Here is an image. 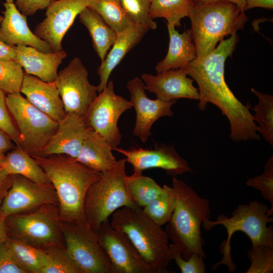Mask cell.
Segmentation results:
<instances>
[{"label":"cell","instance_id":"obj_1","mask_svg":"<svg viewBox=\"0 0 273 273\" xmlns=\"http://www.w3.org/2000/svg\"><path fill=\"white\" fill-rule=\"evenodd\" d=\"M238 41V36L234 33L221 40L208 55L196 58L181 68L198 85V108L205 110L209 103L219 108L230 122V136L233 141L259 140L257 125L249 111L250 105L241 102L224 79L225 61L232 56Z\"/></svg>","mask_w":273,"mask_h":273},{"label":"cell","instance_id":"obj_2","mask_svg":"<svg viewBox=\"0 0 273 273\" xmlns=\"http://www.w3.org/2000/svg\"><path fill=\"white\" fill-rule=\"evenodd\" d=\"M33 157L55 189L61 221L87 223L84 212L85 196L90 187L101 177V172L64 155Z\"/></svg>","mask_w":273,"mask_h":273},{"label":"cell","instance_id":"obj_3","mask_svg":"<svg viewBox=\"0 0 273 273\" xmlns=\"http://www.w3.org/2000/svg\"><path fill=\"white\" fill-rule=\"evenodd\" d=\"M171 187L175 196V207L165 230L168 239L179 248L185 259L193 253L205 258L201 226L204 221L210 219L209 201L175 176Z\"/></svg>","mask_w":273,"mask_h":273},{"label":"cell","instance_id":"obj_4","mask_svg":"<svg viewBox=\"0 0 273 273\" xmlns=\"http://www.w3.org/2000/svg\"><path fill=\"white\" fill-rule=\"evenodd\" d=\"M190 29L197 58L205 57L225 36L242 30L248 20L245 11L235 4L221 1L210 3L193 2L189 17Z\"/></svg>","mask_w":273,"mask_h":273},{"label":"cell","instance_id":"obj_5","mask_svg":"<svg viewBox=\"0 0 273 273\" xmlns=\"http://www.w3.org/2000/svg\"><path fill=\"white\" fill-rule=\"evenodd\" d=\"M110 224L124 233L156 273H169L171 260L168 237L161 226L141 207H123L112 214Z\"/></svg>","mask_w":273,"mask_h":273},{"label":"cell","instance_id":"obj_6","mask_svg":"<svg viewBox=\"0 0 273 273\" xmlns=\"http://www.w3.org/2000/svg\"><path fill=\"white\" fill-rule=\"evenodd\" d=\"M269 208L257 201H250L248 204H240L234 210L232 216L228 217L224 214L217 216L215 221L207 220L202 223L206 231H210L217 225H222L226 229L227 239L220 245L223 254L222 259L212 266V270L221 264L226 265L229 271H234L236 266L231 257V239L233 234L240 231L250 239L252 247L264 245L273 247V228L267 226L268 222L273 221L272 216H268Z\"/></svg>","mask_w":273,"mask_h":273},{"label":"cell","instance_id":"obj_7","mask_svg":"<svg viewBox=\"0 0 273 273\" xmlns=\"http://www.w3.org/2000/svg\"><path fill=\"white\" fill-rule=\"evenodd\" d=\"M125 158L117 160L111 168L101 172V177L88 190L84 212L88 225L94 231L115 211L123 207L138 206L130 198L125 184ZM140 207V206H139Z\"/></svg>","mask_w":273,"mask_h":273},{"label":"cell","instance_id":"obj_8","mask_svg":"<svg viewBox=\"0 0 273 273\" xmlns=\"http://www.w3.org/2000/svg\"><path fill=\"white\" fill-rule=\"evenodd\" d=\"M8 236L45 250L62 246V221L58 205H43L27 214H12L6 218Z\"/></svg>","mask_w":273,"mask_h":273},{"label":"cell","instance_id":"obj_9","mask_svg":"<svg viewBox=\"0 0 273 273\" xmlns=\"http://www.w3.org/2000/svg\"><path fill=\"white\" fill-rule=\"evenodd\" d=\"M6 104L19 133V146L31 156H38L56 132L58 122L32 105L20 92L7 94Z\"/></svg>","mask_w":273,"mask_h":273},{"label":"cell","instance_id":"obj_10","mask_svg":"<svg viewBox=\"0 0 273 273\" xmlns=\"http://www.w3.org/2000/svg\"><path fill=\"white\" fill-rule=\"evenodd\" d=\"M65 248L82 273H114L98 236L87 223L62 222Z\"/></svg>","mask_w":273,"mask_h":273},{"label":"cell","instance_id":"obj_11","mask_svg":"<svg viewBox=\"0 0 273 273\" xmlns=\"http://www.w3.org/2000/svg\"><path fill=\"white\" fill-rule=\"evenodd\" d=\"M131 108L129 101L115 93L113 81L110 80L83 117L88 126L105 139L113 150L121 141L122 135L117 125L118 119Z\"/></svg>","mask_w":273,"mask_h":273},{"label":"cell","instance_id":"obj_12","mask_svg":"<svg viewBox=\"0 0 273 273\" xmlns=\"http://www.w3.org/2000/svg\"><path fill=\"white\" fill-rule=\"evenodd\" d=\"M88 72L78 57L58 74L55 83L66 113H74L84 116L97 98V86L88 80Z\"/></svg>","mask_w":273,"mask_h":273},{"label":"cell","instance_id":"obj_13","mask_svg":"<svg viewBox=\"0 0 273 273\" xmlns=\"http://www.w3.org/2000/svg\"><path fill=\"white\" fill-rule=\"evenodd\" d=\"M95 232L114 273H156L127 236L112 228L108 221L102 223Z\"/></svg>","mask_w":273,"mask_h":273},{"label":"cell","instance_id":"obj_14","mask_svg":"<svg viewBox=\"0 0 273 273\" xmlns=\"http://www.w3.org/2000/svg\"><path fill=\"white\" fill-rule=\"evenodd\" d=\"M11 176V186L0 205V213L6 218L44 204L58 206V197L52 184L37 183L20 175Z\"/></svg>","mask_w":273,"mask_h":273},{"label":"cell","instance_id":"obj_15","mask_svg":"<svg viewBox=\"0 0 273 273\" xmlns=\"http://www.w3.org/2000/svg\"><path fill=\"white\" fill-rule=\"evenodd\" d=\"M87 6V0H53L46 8V18L36 26L33 33L46 41L53 52L63 50L64 35Z\"/></svg>","mask_w":273,"mask_h":273},{"label":"cell","instance_id":"obj_16","mask_svg":"<svg viewBox=\"0 0 273 273\" xmlns=\"http://www.w3.org/2000/svg\"><path fill=\"white\" fill-rule=\"evenodd\" d=\"M126 87L130 94L129 101L136 113L132 133L146 143L151 135L152 126L157 120L164 116H172L171 107L176 100L167 102L158 98L149 99L144 82L138 77L129 80Z\"/></svg>","mask_w":273,"mask_h":273},{"label":"cell","instance_id":"obj_17","mask_svg":"<svg viewBox=\"0 0 273 273\" xmlns=\"http://www.w3.org/2000/svg\"><path fill=\"white\" fill-rule=\"evenodd\" d=\"M125 157L126 162L133 167L134 174H142L144 170L154 168L164 170L175 176L193 172L188 163L179 156L173 146L159 145L152 149H113Z\"/></svg>","mask_w":273,"mask_h":273},{"label":"cell","instance_id":"obj_18","mask_svg":"<svg viewBox=\"0 0 273 273\" xmlns=\"http://www.w3.org/2000/svg\"><path fill=\"white\" fill-rule=\"evenodd\" d=\"M89 128L83 116L74 113H66L58 122L56 132L38 156L64 155L76 159Z\"/></svg>","mask_w":273,"mask_h":273},{"label":"cell","instance_id":"obj_19","mask_svg":"<svg viewBox=\"0 0 273 273\" xmlns=\"http://www.w3.org/2000/svg\"><path fill=\"white\" fill-rule=\"evenodd\" d=\"M141 79L146 90L155 94L161 100L169 102L180 98L199 99L198 88L193 85L194 80L188 77L182 68L163 71L156 75L143 73Z\"/></svg>","mask_w":273,"mask_h":273},{"label":"cell","instance_id":"obj_20","mask_svg":"<svg viewBox=\"0 0 273 273\" xmlns=\"http://www.w3.org/2000/svg\"><path fill=\"white\" fill-rule=\"evenodd\" d=\"M5 11L0 24V40L12 46H28L44 52H53L49 44L38 37L29 29L26 16L22 14L15 4L3 3Z\"/></svg>","mask_w":273,"mask_h":273},{"label":"cell","instance_id":"obj_21","mask_svg":"<svg viewBox=\"0 0 273 273\" xmlns=\"http://www.w3.org/2000/svg\"><path fill=\"white\" fill-rule=\"evenodd\" d=\"M20 92L38 110L59 122L66 115L55 82H48L24 73Z\"/></svg>","mask_w":273,"mask_h":273},{"label":"cell","instance_id":"obj_22","mask_svg":"<svg viewBox=\"0 0 273 273\" xmlns=\"http://www.w3.org/2000/svg\"><path fill=\"white\" fill-rule=\"evenodd\" d=\"M16 61L24 68L25 73L37 77L48 82H55L58 68L67 57L64 50L44 53L28 46H15Z\"/></svg>","mask_w":273,"mask_h":273},{"label":"cell","instance_id":"obj_23","mask_svg":"<svg viewBox=\"0 0 273 273\" xmlns=\"http://www.w3.org/2000/svg\"><path fill=\"white\" fill-rule=\"evenodd\" d=\"M149 30L144 26L133 24L117 34L110 51L98 69L100 78L97 86L98 92H101L107 86L113 70L126 54L140 42Z\"/></svg>","mask_w":273,"mask_h":273},{"label":"cell","instance_id":"obj_24","mask_svg":"<svg viewBox=\"0 0 273 273\" xmlns=\"http://www.w3.org/2000/svg\"><path fill=\"white\" fill-rule=\"evenodd\" d=\"M167 26L169 35L168 50L165 57L155 67L157 73L181 68L197 58L190 30L180 33L174 26Z\"/></svg>","mask_w":273,"mask_h":273},{"label":"cell","instance_id":"obj_25","mask_svg":"<svg viewBox=\"0 0 273 273\" xmlns=\"http://www.w3.org/2000/svg\"><path fill=\"white\" fill-rule=\"evenodd\" d=\"M112 150L105 139L89 128L80 153L75 159L91 169L102 172L111 168L117 162Z\"/></svg>","mask_w":273,"mask_h":273},{"label":"cell","instance_id":"obj_26","mask_svg":"<svg viewBox=\"0 0 273 273\" xmlns=\"http://www.w3.org/2000/svg\"><path fill=\"white\" fill-rule=\"evenodd\" d=\"M1 168L9 175H20L37 183L52 184L35 158L19 146L15 145L5 154Z\"/></svg>","mask_w":273,"mask_h":273},{"label":"cell","instance_id":"obj_27","mask_svg":"<svg viewBox=\"0 0 273 273\" xmlns=\"http://www.w3.org/2000/svg\"><path fill=\"white\" fill-rule=\"evenodd\" d=\"M78 15L80 22L87 29L94 49L102 62L115 40L116 33L99 14L88 7Z\"/></svg>","mask_w":273,"mask_h":273},{"label":"cell","instance_id":"obj_28","mask_svg":"<svg viewBox=\"0 0 273 273\" xmlns=\"http://www.w3.org/2000/svg\"><path fill=\"white\" fill-rule=\"evenodd\" d=\"M6 243L27 273H42L48 259L47 252L10 237Z\"/></svg>","mask_w":273,"mask_h":273},{"label":"cell","instance_id":"obj_29","mask_svg":"<svg viewBox=\"0 0 273 273\" xmlns=\"http://www.w3.org/2000/svg\"><path fill=\"white\" fill-rule=\"evenodd\" d=\"M87 7L95 11L118 34L133 24L120 0H87Z\"/></svg>","mask_w":273,"mask_h":273},{"label":"cell","instance_id":"obj_30","mask_svg":"<svg viewBox=\"0 0 273 273\" xmlns=\"http://www.w3.org/2000/svg\"><path fill=\"white\" fill-rule=\"evenodd\" d=\"M125 184L128 193L132 201L139 206L144 207L155 199L163 191L153 178L142 174L126 175Z\"/></svg>","mask_w":273,"mask_h":273},{"label":"cell","instance_id":"obj_31","mask_svg":"<svg viewBox=\"0 0 273 273\" xmlns=\"http://www.w3.org/2000/svg\"><path fill=\"white\" fill-rule=\"evenodd\" d=\"M193 4L192 0H151L150 17L163 18L167 24L179 27L181 20L189 17Z\"/></svg>","mask_w":273,"mask_h":273},{"label":"cell","instance_id":"obj_32","mask_svg":"<svg viewBox=\"0 0 273 273\" xmlns=\"http://www.w3.org/2000/svg\"><path fill=\"white\" fill-rule=\"evenodd\" d=\"M258 103L251 109L255 112L253 120L258 123V132L271 146H273V96L259 92L252 88Z\"/></svg>","mask_w":273,"mask_h":273},{"label":"cell","instance_id":"obj_33","mask_svg":"<svg viewBox=\"0 0 273 273\" xmlns=\"http://www.w3.org/2000/svg\"><path fill=\"white\" fill-rule=\"evenodd\" d=\"M162 187V192L143 209L147 216L160 226L169 221L175 207L173 189L166 185Z\"/></svg>","mask_w":273,"mask_h":273},{"label":"cell","instance_id":"obj_34","mask_svg":"<svg viewBox=\"0 0 273 273\" xmlns=\"http://www.w3.org/2000/svg\"><path fill=\"white\" fill-rule=\"evenodd\" d=\"M44 250L48 259L42 273H82L65 247L56 246Z\"/></svg>","mask_w":273,"mask_h":273},{"label":"cell","instance_id":"obj_35","mask_svg":"<svg viewBox=\"0 0 273 273\" xmlns=\"http://www.w3.org/2000/svg\"><path fill=\"white\" fill-rule=\"evenodd\" d=\"M24 74L16 60L0 59V89L6 94L20 92Z\"/></svg>","mask_w":273,"mask_h":273},{"label":"cell","instance_id":"obj_36","mask_svg":"<svg viewBox=\"0 0 273 273\" xmlns=\"http://www.w3.org/2000/svg\"><path fill=\"white\" fill-rule=\"evenodd\" d=\"M125 13L133 24L155 29L157 24L149 14L151 0H120Z\"/></svg>","mask_w":273,"mask_h":273},{"label":"cell","instance_id":"obj_37","mask_svg":"<svg viewBox=\"0 0 273 273\" xmlns=\"http://www.w3.org/2000/svg\"><path fill=\"white\" fill-rule=\"evenodd\" d=\"M251 262L246 273H272L273 247L260 245L252 247L247 254Z\"/></svg>","mask_w":273,"mask_h":273},{"label":"cell","instance_id":"obj_38","mask_svg":"<svg viewBox=\"0 0 273 273\" xmlns=\"http://www.w3.org/2000/svg\"><path fill=\"white\" fill-rule=\"evenodd\" d=\"M246 184L260 191L263 198L268 200L270 204L268 215H273V157L267 160L264 170L261 175L249 178Z\"/></svg>","mask_w":273,"mask_h":273},{"label":"cell","instance_id":"obj_39","mask_svg":"<svg viewBox=\"0 0 273 273\" xmlns=\"http://www.w3.org/2000/svg\"><path fill=\"white\" fill-rule=\"evenodd\" d=\"M171 259H173L182 273L206 272L204 257L193 253L188 259H185L179 248L174 244H169Z\"/></svg>","mask_w":273,"mask_h":273},{"label":"cell","instance_id":"obj_40","mask_svg":"<svg viewBox=\"0 0 273 273\" xmlns=\"http://www.w3.org/2000/svg\"><path fill=\"white\" fill-rule=\"evenodd\" d=\"M6 95L0 89V129L12 140L15 145L19 146V133L7 108Z\"/></svg>","mask_w":273,"mask_h":273},{"label":"cell","instance_id":"obj_41","mask_svg":"<svg viewBox=\"0 0 273 273\" xmlns=\"http://www.w3.org/2000/svg\"><path fill=\"white\" fill-rule=\"evenodd\" d=\"M0 273H27L18 262L6 242L0 244Z\"/></svg>","mask_w":273,"mask_h":273},{"label":"cell","instance_id":"obj_42","mask_svg":"<svg viewBox=\"0 0 273 273\" xmlns=\"http://www.w3.org/2000/svg\"><path fill=\"white\" fill-rule=\"evenodd\" d=\"M53 0H15V5L26 16L34 14L38 10L46 9Z\"/></svg>","mask_w":273,"mask_h":273},{"label":"cell","instance_id":"obj_43","mask_svg":"<svg viewBox=\"0 0 273 273\" xmlns=\"http://www.w3.org/2000/svg\"><path fill=\"white\" fill-rule=\"evenodd\" d=\"M12 185V176L0 168V205Z\"/></svg>","mask_w":273,"mask_h":273},{"label":"cell","instance_id":"obj_44","mask_svg":"<svg viewBox=\"0 0 273 273\" xmlns=\"http://www.w3.org/2000/svg\"><path fill=\"white\" fill-rule=\"evenodd\" d=\"M16 58L15 46L9 45L0 40V59L16 60Z\"/></svg>","mask_w":273,"mask_h":273},{"label":"cell","instance_id":"obj_45","mask_svg":"<svg viewBox=\"0 0 273 273\" xmlns=\"http://www.w3.org/2000/svg\"><path fill=\"white\" fill-rule=\"evenodd\" d=\"M256 7L272 10L273 9L272 0H246L245 11Z\"/></svg>","mask_w":273,"mask_h":273},{"label":"cell","instance_id":"obj_46","mask_svg":"<svg viewBox=\"0 0 273 273\" xmlns=\"http://www.w3.org/2000/svg\"><path fill=\"white\" fill-rule=\"evenodd\" d=\"M15 146L12 140L0 129V152L5 155Z\"/></svg>","mask_w":273,"mask_h":273},{"label":"cell","instance_id":"obj_47","mask_svg":"<svg viewBox=\"0 0 273 273\" xmlns=\"http://www.w3.org/2000/svg\"><path fill=\"white\" fill-rule=\"evenodd\" d=\"M8 237V230L6 223V218L0 213V244L6 242Z\"/></svg>","mask_w":273,"mask_h":273},{"label":"cell","instance_id":"obj_48","mask_svg":"<svg viewBox=\"0 0 273 273\" xmlns=\"http://www.w3.org/2000/svg\"><path fill=\"white\" fill-rule=\"evenodd\" d=\"M195 2L210 3L218 1H225L232 2L235 4L242 11H245V7L246 0H192Z\"/></svg>","mask_w":273,"mask_h":273},{"label":"cell","instance_id":"obj_49","mask_svg":"<svg viewBox=\"0 0 273 273\" xmlns=\"http://www.w3.org/2000/svg\"><path fill=\"white\" fill-rule=\"evenodd\" d=\"M5 155L0 152V168L1 167V165L3 163V161H4L5 159Z\"/></svg>","mask_w":273,"mask_h":273},{"label":"cell","instance_id":"obj_50","mask_svg":"<svg viewBox=\"0 0 273 273\" xmlns=\"http://www.w3.org/2000/svg\"><path fill=\"white\" fill-rule=\"evenodd\" d=\"M14 0H6V2L8 3H13Z\"/></svg>","mask_w":273,"mask_h":273},{"label":"cell","instance_id":"obj_51","mask_svg":"<svg viewBox=\"0 0 273 273\" xmlns=\"http://www.w3.org/2000/svg\"><path fill=\"white\" fill-rule=\"evenodd\" d=\"M3 19V16H2V15H0V24H1Z\"/></svg>","mask_w":273,"mask_h":273}]
</instances>
